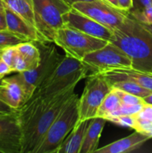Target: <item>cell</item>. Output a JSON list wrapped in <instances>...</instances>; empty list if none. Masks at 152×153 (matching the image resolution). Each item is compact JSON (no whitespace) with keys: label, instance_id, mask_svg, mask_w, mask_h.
<instances>
[{"label":"cell","instance_id":"cell-23","mask_svg":"<svg viewBox=\"0 0 152 153\" xmlns=\"http://www.w3.org/2000/svg\"><path fill=\"white\" fill-rule=\"evenodd\" d=\"M113 89H114L116 92L117 93L118 95H119L122 105L131 106L134 105L141 104V103H145L143 99L141 98V97L133 95V94L125 92V91H121V90L119 89H115V88H113Z\"/></svg>","mask_w":152,"mask_h":153},{"label":"cell","instance_id":"cell-22","mask_svg":"<svg viewBox=\"0 0 152 153\" xmlns=\"http://www.w3.org/2000/svg\"><path fill=\"white\" fill-rule=\"evenodd\" d=\"M22 42L26 41L9 30L5 29L0 31V47L1 48L14 46Z\"/></svg>","mask_w":152,"mask_h":153},{"label":"cell","instance_id":"cell-2","mask_svg":"<svg viewBox=\"0 0 152 153\" xmlns=\"http://www.w3.org/2000/svg\"><path fill=\"white\" fill-rule=\"evenodd\" d=\"M110 42L130 57L132 68L152 72V34L132 16L113 29Z\"/></svg>","mask_w":152,"mask_h":153},{"label":"cell","instance_id":"cell-13","mask_svg":"<svg viewBox=\"0 0 152 153\" xmlns=\"http://www.w3.org/2000/svg\"><path fill=\"white\" fill-rule=\"evenodd\" d=\"M0 100L13 109H19L27 102L25 91L16 75L1 79Z\"/></svg>","mask_w":152,"mask_h":153},{"label":"cell","instance_id":"cell-17","mask_svg":"<svg viewBox=\"0 0 152 153\" xmlns=\"http://www.w3.org/2000/svg\"><path fill=\"white\" fill-rule=\"evenodd\" d=\"M106 122L107 120L98 117L91 120L80 148V153H94L99 148L98 143L100 137Z\"/></svg>","mask_w":152,"mask_h":153},{"label":"cell","instance_id":"cell-21","mask_svg":"<svg viewBox=\"0 0 152 153\" xmlns=\"http://www.w3.org/2000/svg\"><path fill=\"white\" fill-rule=\"evenodd\" d=\"M121 106L122 103L119 95L114 89H112L110 92L106 96L100 105L97 113V117L106 119L109 115L118 110Z\"/></svg>","mask_w":152,"mask_h":153},{"label":"cell","instance_id":"cell-14","mask_svg":"<svg viewBox=\"0 0 152 153\" xmlns=\"http://www.w3.org/2000/svg\"><path fill=\"white\" fill-rule=\"evenodd\" d=\"M7 30L14 33L25 41H40L37 30L22 16L4 5Z\"/></svg>","mask_w":152,"mask_h":153},{"label":"cell","instance_id":"cell-41","mask_svg":"<svg viewBox=\"0 0 152 153\" xmlns=\"http://www.w3.org/2000/svg\"><path fill=\"white\" fill-rule=\"evenodd\" d=\"M2 78H4V77H2V76H0V81H1V79H2Z\"/></svg>","mask_w":152,"mask_h":153},{"label":"cell","instance_id":"cell-12","mask_svg":"<svg viewBox=\"0 0 152 153\" xmlns=\"http://www.w3.org/2000/svg\"><path fill=\"white\" fill-rule=\"evenodd\" d=\"M63 25L77 30L92 37L110 42L113 30L72 7L63 16Z\"/></svg>","mask_w":152,"mask_h":153},{"label":"cell","instance_id":"cell-19","mask_svg":"<svg viewBox=\"0 0 152 153\" xmlns=\"http://www.w3.org/2000/svg\"><path fill=\"white\" fill-rule=\"evenodd\" d=\"M4 5L35 28L32 0H3Z\"/></svg>","mask_w":152,"mask_h":153},{"label":"cell","instance_id":"cell-16","mask_svg":"<svg viewBox=\"0 0 152 153\" xmlns=\"http://www.w3.org/2000/svg\"><path fill=\"white\" fill-rule=\"evenodd\" d=\"M91 120L78 122L75 128L64 139L58 153H80V148Z\"/></svg>","mask_w":152,"mask_h":153},{"label":"cell","instance_id":"cell-39","mask_svg":"<svg viewBox=\"0 0 152 153\" xmlns=\"http://www.w3.org/2000/svg\"><path fill=\"white\" fill-rule=\"evenodd\" d=\"M4 3L3 0H0V10H4Z\"/></svg>","mask_w":152,"mask_h":153},{"label":"cell","instance_id":"cell-4","mask_svg":"<svg viewBox=\"0 0 152 153\" xmlns=\"http://www.w3.org/2000/svg\"><path fill=\"white\" fill-rule=\"evenodd\" d=\"M79 98L74 94L45 134L35 153H58L64 139L78 122Z\"/></svg>","mask_w":152,"mask_h":153},{"label":"cell","instance_id":"cell-6","mask_svg":"<svg viewBox=\"0 0 152 153\" xmlns=\"http://www.w3.org/2000/svg\"><path fill=\"white\" fill-rule=\"evenodd\" d=\"M40 52V63L37 68L16 74L25 91L27 101L32 97L34 91L51 76L65 55L58 52L56 47L49 43L34 41Z\"/></svg>","mask_w":152,"mask_h":153},{"label":"cell","instance_id":"cell-36","mask_svg":"<svg viewBox=\"0 0 152 153\" xmlns=\"http://www.w3.org/2000/svg\"><path fill=\"white\" fill-rule=\"evenodd\" d=\"M104 1L107 2V4H110V5L113 6V7H116V8H119V4H118V0H103Z\"/></svg>","mask_w":152,"mask_h":153},{"label":"cell","instance_id":"cell-26","mask_svg":"<svg viewBox=\"0 0 152 153\" xmlns=\"http://www.w3.org/2000/svg\"><path fill=\"white\" fill-rule=\"evenodd\" d=\"M136 119H137V124L134 128L135 131L148 135L151 138H152V123L145 120L139 119V118H136Z\"/></svg>","mask_w":152,"mask_h":153},{"label":"cell","instance_id":"cell-1","mask_svg":"<svg viewBox=\"0 0 152 153\" xmlns=\"http://www.w3.org/2000/svg\"><path fill=\"white\" fill-rule=\"evenodd\" d=\"M77 85L52 95L31 97L18 109L22 153L36 152L50 126L74 95Z\"/></svg>","mask_w":152,"mask_h":153},{"label":"cell","instance_id":"cell-28","mask_svg":"<svg viewBox=\"0 0 152 153\" xmlns=\"http://www.w3.org/2000/svg\"><path fill=\"white\" fill-rule=\"evenodd\" d=\"M12 71L21 73V72L28 71V65L24 60V58L19 55L16 51V55L15 56L14 61H13V65H12Z\"/></svg>","mask_w":152,"mask_h":153},{"label":"cell","instance_id":"cell-20","mask_svg":"<svg viewBox=\"0 0 152 153\" xmlns=\"http://www.w3.org/2000/svg\"><path fill=\"white\" fill-rule=\"evenodd\" d=\"M135 82L140 86L152 91V72L142 71L134 68L113 70Z\"/></svg>","mask_w":152,"mask_h":153},{"label":"cell","instance_id":"cell-25","mask_svg":"<svg viewBox=\"0 0 152 153\" xmlns=\"http://www.w3.org/2000/svg\"><path fill=\"white\" fill-rule=\"evenodd\" d=\"M129 14L142 23L152 24V5L142 10H130Z\"/></svg>","mask_w":152,"mask_h":153},{"label":"cell","instance_id":"cell-40","mask_svg":"<svg viewBox=\"0 0 152 153\" xmlns=\"http://www.w3.org/2000/svg\"><path fill=\"white\" fill-rule=\"evenodd\" d=\"M3 49H4V48H1V47H0V55H1V52H2V51H3Z\"/></svg>","mask_w":152,"mask_h":153},{"label":"cell","instance_id":"cell-33","mask_svg":"<svg viewBox=\"0 0 152 153\" xmlns=\"http://www.w3.org/2000/svg\"><path fill=\"white\" fill-rule=\"evenodd\" d=\"M7 28V22H6L5 12L4 10H0V31L1 30H5Z\"/></svg>","mask_w":152,"mask_h":153},{"label":"cell","instance_id":"cell-38","mask_svg":"<svg viewBox=\"0 0 152 153\" xmlns=\"http://www.w3.org/2000/svg\"><path fill=\"white\" fill-rule=\"evenodd\" d=\"M140 23H141L142 25L146 28V29L148 30V31L152 34V24H145V23H142V22H140Z\"/></svg>","mask_w":152,"mask_h":153},{"label":"cell","instance_id":"cell-32","mask_svg":"<svg viewBox=\"0 0 152 153\" xmlns=\"http://www.w3.org/2000/svg\"><path fill=\"white\" fill-rule=\"evenodd\" d=\"M119 7L121 10L129 12L133 7L132 0H118Z\"/></svg>","mask_w":152,"mask_h":153},{"label":"cell","instance_id":"cell-7","mask_svg":"<svg viewBox=\"0 0 152 153\" xmlns=\"http://www.w3.org/2000/svg\"><path fill=\"white\" fill-rule=\"evenodd\" d=\"M54 43L65 55L81 61L87 54L104 47L108 41L63 25L57 31Z\"/></svg>","mask_w":152,"mask_h":153},{"label":"cell","instance_id":"cell-27","mask_svg":"<svg viewBox=\"0 0 152 153\" xmlns=\"http://www.w3.org/2000/svg\"><path fill=\"white\" fill-rule=\"evenodd\" d=\"M16 55V49L14 46H8L5 47L3 49L0 58L4 61L6 64H8L10 67H12L13 61H14L15 56ZM12 69V68H11Z\"/></svg>","mask_w":152,"mask_h":153},{"label":"cell","instance_id":"cell-15","mask_svg":"<svg viewBox=\"0 0 152 153\" xmlns=\"http://www.w3.org/2000/svg\"><path fill=\"white\" fill-rule=\"evenodd\" d=\"M150 137L135 131L131 135L98 148L95 153H128L139 149Z\"/></svg>","mask_w":152,"mask_h":153},{"label":"cell","instance_id":"cell-35","mask_svg":"<svg viewBox=\"0 0 152 153\" xmlns=\"http://www.w3.org/2000/svg\"><path fill=\"white\" fill-rule=\"evenodd\" d=\"M65 3H66L69 6L72 7V5L73 4L76 2H83V1H95V0H63Z\"/></svg>","mask_w":152,"mask_h":153},{"label":"cell","instance_id":"cell-31","mask_svg":"<svg viewBox=\"0 0 152 153\" xmlns=\"http://www.w3.org/2000/svg\"><path fill=\"white\" fill-rule=\"evenodd\" d=\"M12 69L7 64L0 58V76L4 77V76L12 73Z\"/></svg>","mask_w":152,"mask_h":153},{"label":"cell","instance_id":"cell-3","mask_svg":"<svg viewBox=\"0 0 152 153\" xmlns=\"http://www.w3.org/2000/svg\"><path fill=\"white\" fill-rule=\"evenodd\" d=\"M32 2L39 42L54 43L57 31L63 26V16L72 7L63 0H32Z\"/></svg>","mask_w":152,"mask_h":153},{"label":"cell","instance_id":"cell-34","mask_svg":"<svg viewBox=\"0 0 152 153\" xmlns=\"http://www.w3.org/2000/svg\"><path fill=\"white\" fill-rule=\"evenodd\" d=\"M17 109H13L12 108L9 107L8 105L3 102L1 100H0V113H12L14 112Z\"/></svg>","mask_w":152,"mask_h":153},{"label":"cell","instance_id":"cell-8","mask_svg":"<svg viewBox=\"0 0 152 153\" xmlns=\"http://www.w3.org/2000/svg\"><path fill=\"white\" fill-rule=\"evenodd\" d=\"M91 73H101L116 69L132 68V61L122 49L111 42L87 54L81 61Z\"/></svg>","mask_w":152,"mask_h":153},{"label":"cell","instance_id":"cell-18","mask_svg":"<svg viewBox=\"0 0 152 153\" xmlns=\"http://www.w3.org/2000/svg\"><path fill=\"white\" fill-rule=\"evenodd\" d=\"M15 48L25 61L28 70H32L38 67L41 60L40 52L34 42H22L15 46Z\"/></svg>","mask_w":152,"mask_h":153},{"label":"cell","instance_id":"cell-30","mask_svg":"<svg viewBox=\"0 0 152 153\" xmlns=\"http://www.w3.org/2000/svg\"><path fill=\"white\" fill-rule=\"evenodd\" d=\"M133 7L131 10H142L152 5V0H132Z\"/></svg>","mask_w":152,"mask_h":153},{"label":"cell","instance_id":"cell-24","mask_svg":"<svg viewBox=\"0 0 152 153\" xmlns=\"http://www.w3.org/2000/svg\"><path fill=\"white\" fill-rule=\"evenodd\" d=\"M107 121H110L121 126L129 127L134 129L135 128L137 124V119L134 115H119V116L110 117L107 119Z\"/></svg>","mask_w":152,"mask_h":153},{"label":"cell","instance_id":"cell-29","mask_svg":"<svg viewBox=\"0 0 152 153\" xmlns=\"http://www.w3.org/2000/svg\"><path fill=\"white\" fill-rule=\"evenodd\" d=\"M134 116L136 118L145 120L152 123V105L145 103L140 111L134 114Z\"/></svg>","mask_w":152,"mask_h":153},{"label":"cell","instance_id":"cell-37","mask_svg":"<svg viewBox=\"0 0 152 153\" xmlns=\"http://www.w3.org/2000/svg\"><path fill=\"white\" fill-rule=\"evenodd\" d=\"M143 100H144L145 102L147 103V104L152 105V93L151 94H149L148 96L145 97V98H143Z\"/></svg>","mask_w":152,"mask_h":153},{"label":"cell","instance_id":"cell-11","mask_svg":"<svg viewBox=\"0 0 152 153\" xmlns=\"http://www.w3.org/2000/svg\"><path fill=\"white\" fill-rule=\"evenodd\" d=\"M22 134L18 120V109L0 113V152L22 153Z\"/></svg>","mask_w":152,"mask_h":153},{"label":"cell","instance_id":"cell-10","mask_svg":"<svg viewBox=\"0 0 152 153\" xmlns=\"http://www.w3.org/2000/svg\"><path fill=\"white\" fill-rule=\"evenodd\" d=\"M72 7L110 29L120 25L129 12L116 8L103 0L76 2Z\"/></svg>","mask_w":152,"mask_h":153},{"label":"cell","instance_id":"cell-5","mask_svg":"<svg viewBox=\"0 0 152 153\" xmlns=\"http://www.w3.org/2000/svg\"><path fill=\"white\" fill-rule=\"evenodd\" d=\"M88 70L80 61L65 55L51 76L34 91L31 97L58 94L87 76Z\"/></svg>","mask_w":152,"mask_h":153},{"label":"cell","instance_id":"cell-9","mask_svg":"<svg viewBox=\"0 0 152 153\" xmlns=\"http://www.w3.org/2000/svg\"><path fill=\"white\" fill-rule=\"evenodd\" d=\"M111 90V87L102 75L89 74L79 99L78 122L96 117L100 105Z\"/></svg>","mask_w":152,"mask_h":153}]
</instances>
